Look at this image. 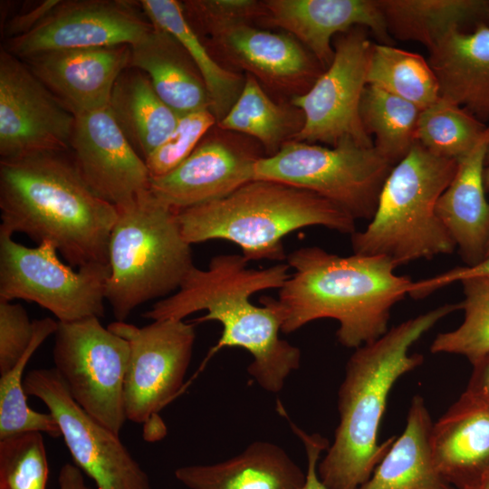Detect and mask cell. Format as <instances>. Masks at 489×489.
<instances>
[{
	"instance_id": "36",
	"label": "cell",
	"mask_w": 489,
	"mask_h": 489,
	"mask_svg": "<svg viewBox=\"0 0 489 489\" xmlns=\"http://www.w3.org/2000/svg\"><path fill=\"white\" fill-rule=\"evenodd\" d=\"M48 477L42 433L25 432L0 439V489H46Z\"/></svg>"
},
{
	"instance_id": "29",
	"label": "cell",
	"mask_w": 489,
	"mask_h": 489,
	"mask_svg": "<svg viewBox=\"0 0 489 489\" xmlns=\"http://www.w3.org/2000/svg\"><path fill=\"white\" fill-rule=\"evenodd\" d=\"M140 5L153 25L172 34L188 52L205 82L210 111L218 123L238 99L245 76L225 68L215 59L187 21L181 2L142 0Z\"/></svg>"
},
{
	"instance_id": "31",
	"label": "cell",
	"mask_w": 489,
	"mask_h": 489,
	"mask_svg": "<svg viewBox=\"0 0 489 489\" xmlns=\"http://www.w3.org/2000/svg\"><path fill=\"white\" fill-rule=\"evenodd\" d=\"M366 82L421 110L441 97L438 81L428 61L418 53L389 44L372 43Z\"/></svg>"
},
{
	"instance_id": "26",
	"label": "cell",
	"mask_w": 489,
	"mask_h": 489,
	"mask_svg": "<svg viewBox=\"0 0 489 489\" xmlns=\"http://www.w3.org/2000/svg\"><path fill=\"white\" fill-rule=\"evenodd\" d=\"M432 426L424 398L415 396L403 432L358 489H455L434 463L429 442Z\"/></svg>"
},
{
	"instance_id": "35",
	"label": "cell",
	"mask_w": 489,
	"mask_h": 489,
	"mask_svg": "<svg viewBox=\"0 0 489 489\" xmlns=\"http://www.w3.org/2000/svg\"><path fill=\"white\" fill-rule=\"evenodd\" d=\"M461 283L465 298L458 304L464 320L456 329L439 333L430 350L462 355L475 365L489 354V279H466Z\"/></svg>"
},
{
	"instance_id": "42",
	"label": "cell",
	"mask_w": 489,
	"mask_h": 489,
	"mask_svg": "<svg viewBox=\"0 0 489 489\" xmlns=\"http://www.w3.org/2000/svg\"><path fill=\"white\" fill-rule=\"evenodd\" d=\"M58 0H45L11 18L5 26L9 39L24 35L37 26L59 4Z\"/></svg>"
},
{
	"instance_id": "33",
	"label": "cell",
	"mask_w": 489,
	"mask_h": 489,
	"mask_svg": "<svg viewBox=\"0 0 489 489\" xmlns=\"http://www.w3.org/2000/svg\"><path fill=\"white\" fill-rule=\"evenodd\" d=\"M34 336L26 351L9 371L0 377V439L25 432L61 436L53 416L50 412L41 413L31 408L24 388L23 375L30 358L49 336L55 333L58 321L46 317L34 320Z\"/></svg>"
},
{
	"instance_id": "43",
	"label": "cell",
	"mask_w": 489,
	"mask_h": 489,
	"mask_svg": "<svg viewBox=\"0 0 489 489\" xmlns=\"http://www.w3.org/2000/svg\"><path fill=\"white\" fill-rule=\"evenodd\" d=\"M473 367L466 390L489 403V354Z\"/></svg>"
},
{
	"instance_id": "18",
	"label": "cell",
	"mask_w": 489,
	"mask_h": 489,
	"mask_svg": "<svg viewBox=\"0 0 489 489\" xmlns=\"http://www.w3.org/2000/svg\"><path fill=\"white\" fill-rule=\"evenodd\" d=\"M71 151L88 187L111 205L123 204L149 188L147 165L109 107L76 116Z\"/></svg>"
},
{
	"instance_id": "32",
	"label": "cell",
	"mask_w": 489,
	"mask_h": 489,
	"mask_svg": "<svg viewBox=\"0 0 489 489\" xmlns=\"http://www.w3.org/2000/svg\"><path fill=\"white\" fill-rule=\"evenodd\" d=\"M421 110L413 103L367 84L363 90L360 116L365 131L375 136L374 147L396 165L416 142Z\"/></svg>"
},
{
	"instance_id": "17",
	"label": "cell",
	"mask_w": 489,
	"mask_h": 489,
	"mask_svg": "<svg viewBox=\"0 0 489 489\" xmlns=\"http://www.w3.org/2000/svg\"><path fill=\"white\" fill-rule=\"evenodd\" d=\"M208 46L211 53H216L229 70H242L264 89L291 99L309 91L324 71L292 35L263 30L254 24L238 25L208 38Z\"/></svg>"
},
{
	"instance_id": "13",
	"label": "cell",
	"mask_w": 489,
	"mask_h": 489,
	"mask_svg": "<svg viewBox=\"0 0 489 489\" xmlns=\"http://www.w3.org/2000/svg\"><path fill=\"white\" fill-rule=\"evenodd\" d=\"M108 328L129 343L124 382L127 420L145 424L158 417L183 385L196 340L194 324L168 319L141 328L116 321Z\"/></svg>"
},
{
	"instance_id": "11",
	"label": "cell",
	"mask_w": 489,
	"mask_h": 489,
	"mask_svg": "<svg viewBox=\"0 0 489 489\" xmlns=\"http://www.w3.org/2000/svg\"><path fill=\"white\" fill-rule=\"evenodd\" d=\"M26 395L42 400L56 420L75 463L98 489H151L148 474L121 442L72 398L54 368L34 369L24 378Z\"/></svg>"
},
{
	"instance_id": "28",
	"label": "cell",
	"mask_w": 489,
	"mask_h": 489,
	"mask_svg": "<svg viewBox=\"0 0 489 489\" xmlns=\"http://www.w3.org/2000/svg\"><path fill=\"white\" fill-rule=\"evenodd\" d=\"M388 33L428 51L450 32L488 19L489 0H378Z\"/></svg>"
},
{
	"instance_id": "41",
	"label": "cell",
	"mask_w": 489,
	"mask_h": 489,
	"mask_svg": "<svg viewBox=\"0 0 489 489\" xmlns=\"http://www.w3.org/2000/svg\"><path fill=\"white\" fill-rule=\"evenodd\" d=\"M279 411L288 418L291 428L294 434L301 439L304 446L307 457V470L305 473V481L300 489H331L320 478L318 474V462L321 454L329 448L328 440L321 435L314 433L308 434L298 427L286 415L282 406H278Z\"/></svg>"
},
{
	"instance_id": "10",
	"label": "cell",
	"mask_w": 489,
	"mask_h": 489,
	"mask_svg": "<svg viewBox=\"0 0 489 489\" xmlns=\"http://www.w3.org/2000/svg\"><path fill=\"white\" fill-rule=\"evenodd\" d=\"M129 353V341L103 327L98 317L58 321L54 369L73 400L119 436L127 420L124 382Z\"/></svg>"
},
{
	"instance_id": "6",
	"label": "cell",
	"mask_w": 489,
	"mask_h": 489,
	"mask_svg": "<svg viewBox=\"0 0 489 489\" xmlns=\"http://www.w3.org/2000/svg\"><path fill=\"white\" fill-rule=\"evenodd\" d=\"M115 206L105 299L117 321H124L139 305L177 290L195 265L177 210L149 188Z\"/></svg>"
},
{
	"instance_id": "37",
	"label": "cell",
	"mask_w": 489,
	"mask_h": 489,
	"mask_svg": "<svg viewBox=\"0 0 489 489\" xmlns=\"http://www.w3.org/2000/svg\"><path fill=\"white\" fill-rule=\"evenodd\" d=\"M181 6L196 34L207 38L238 25L263 22L267 15L264 1L257 0H187Z\"/></svg>"
},
{
	"instance_id": "16",
	"label": "cell",
	"mask_w": 489,
	"mask_h": 489,
	"mask_svg": "<svg viewBox=\"0 0 489 489\" xmlns=\"http://www.w3.org/2000/svg\"><path fill=\"white\" fill-rule=\"evenodd\" d=\"M176 168L151 177L149 190L178 211L223 198L254 180L257 161L265 157L258 142L217 127Z\"/></svg>"
},
{
	"instance_id": "15",
	"label": "cell",
	"mask_w": 489,
	"mask_h": 489,
	"mask_svg": "<svg viewBox=\"0 0 489 489\" xmlns=\"http://www.w3.org/2000/svg\"><path fill=\"white\" fill-rule=\"evenodd\" d=\"M153 28L139 4L122 0L60 1L27 34L5 48L20 59L51 51L133 45Z\"/></svg>"
},
{
	"instance_id": "22",
	"label": "cell",
	"mask_w": 489,
	"mask_h": 489,
	"mask_svg": "<svg viewBox=\"0 0 489 489\" xmlns=\"http://www.w3.org/2000/svg\"><path fill=\"white\" fill-rule=\"evenodd\" d=\"M489 124L472 150L457 160L455 174L436 206V213L467 265L482 261L489 243V202L484 169Z\"/></svg>"
},
{
	"instance_id": "12",
	"label": "cell",
	"mask_w": 489,
	"mask_h": 489,
	"mask_svg": "<svg viewBox=\"0 0 489 489\" xmlns=\"http://www.w3.org/2000/svg\"><path fill=\"white\" fill-rule=\"evenodd\" d=\"M372 43L362 26L336 36L334 57L313 85L290 101L304 116L302 130L293 140L335 147L344 139L374 146L360 116Z\"/></svg>"
},
{
	"instance_id": "47",
	"label": "cell",
	"mask_w": 489,
	"mask_h": 489,
	"mask_svg": "<svg viewBox=\"0 0 489 489\" xmlns=\"http://www.w3.org/2000/svg\"><path fill=\"white\" fill-rule=\"evenodd\" d=\"M488 19H489V9H488Z\"/></svg>"
},
{
	"instance_id": "9",
	"label": "cell",
	"mask_w": 489,
	"mask_h": 489,
	"mask_svg": "<svg viewBox=\"0 0 489 489\" xmlns=\"http://www.w3.org/2000/svg\"><path fill=\"white\" fill-rule=\"evenodd\" d=\"M57 253L51 242L28 247L0 231V300L35 302L58 321L103 317L110 265L89 264L74 271Z\"/></svg>"
},
{
	"instance_id": "38",
	"label": "cell",
	"mask_w": 489,
	"mask_h": 489,
	"mask_svg": "<svg viewBox=\"0 0 489 489\" xmlns=\"http://www.w3.org/2000/svg\"><path fill=\"white\" fill-rule=\"evenodd\" d=\"M216 124L209 109L180 115L173 132L145 160L150 178L163 176L180 165Z\"/></svg>"
},
{
	"instance_id": "21",
	"label": "cell",
	"mask_w": 489,
	"mask_h": 489,
	"mask_svg": "<svg viewBox=\"0 0 489 489\" xmlns=\"http://www.w3.org/2000/svg\"><path fill=\"white\" fill-rule=\"evenodd\" d=\"M430 449L455 489H475L489 469V403L465 391L433 423Z\"/></svg>"
},
{
	"instance_id": "46",
	"label": "cell",
	"mask_w": 489,
	"mask_h": 489,
	"mask_svg": "<svg viewBox=\"0 0 489 489\" xmlns=\"http://www.w3.org/2000/svg\"><path fill=\"white\" fill-rule=\"evenodd\" d=\"M479 487L483 489H489V469L485 473Z\"/></svg>"
},
{
	"instance_id": "14",
	"label": "cell",
	"mask_w": 489,
	"mask_h": 489,
	"mask_svg": "<svg viewBox=\"0 0 489 489\" xmlns=\"http://www.w3.org/2000/svg\"><path fill=\"white\" fill-rule=\"evenodd\" d=\"M76 117L5 48L0 52V157L68 152Z\"/></svg>"
},
{
	"instance_id": "40",
	"label": "cell",
	"mask_w": 489,
	"mask_h": 489,
	"mask_svg": "<svg viewBox=\"0 0 489 489\" xmlns=\"http://www.w3.org/2000/svg\"><path fill=\"white\" fill-rule=\"evenodd\" d=\"M473 278L489 279V256L475 264L456 267L434 277L414 282L409 295L420 299L447 284Z\"/></svg>"
},
{
	"instance_id": "44",
	"label": "cell",
	"mask_w": 489,
	"mask_h": 489,
	"mask_svg": "<svg viewBox=\"0 0 489 489\" xmlns=\"http://www.w3.org/2000/svg\"><path fill=\"white\" fill-rule=\"evenodd\" d=\"M58 482L59 489H91L85 483L82 471L70 463L60 469Z\"/></svg>"
},
{
	"instance_id": "19",
	"label": "cell",
	"mask_w": 489,
	"mask_h": 489,
	"mask_svg": "<svg viewBox=\"0 0 489 489\" xmlns=\"http://www.w3.org/2000/svg\"><path fill=\"white\" fill-rule=\"evenodd\" d=\"M130 57L129 45H116L51 51L23 60L76 117L109 106Z\"/></svg>"
},
{
	"instance_id": "20",
	"label": "cell",
	"mask_w": 489,
	"mask_h": 489,
	"mask_svg": "<svg viewBox=\"0 0 489 489\" xmlns=\"http://www.w3.org/2000/svg\"><path fill=\"white\" fill-rule=\"evenodd\" d=\"M264 23L298 40L327 69L334 57L331 40L354 26L367 27L389 44L378 0H265Z\"/></svg>"
},
{
	"instance_id": "48",
	"label": "cell",
	"mask_w": 489,
	"mask_h": 489,
	"mask_svg": "<svg viewBox=\"0 0 489 489\" xmlns=\"http://www.w3.org/2000/svg\"><path fill=\"white\" fill-rule=\"evenodd\" d=\"M475 489H483V488H481V487H478V488H475Z\"/></svg>"
},
{
	"instance_id": "1",
	"label": "cell",
	"mask_w": 489,
	"mask_h": 489,
	"mask_svg": "<svg viewBox=\"0 0 489 489\" xmlns=\"http://www.w3.org/2000/svg\"><path fill=\"white\" fill-rule=\"evenodd\" d=\"M242 254L212 257L207 269L194 266L177 291L155 302L143 317L152 321L184 320L199 312L197 322L216 321L223 326L210 355L225 347H239L252 354L249 374L265 390H282L287 377L300 367L301 350L279 336L281 323L266 305L256 306L251 296L280 289L289 279L290 266L280 263L264 269L247 267Z\"/></svg>"
},
{
	"instance_id": "8",
	"label": "cell",
	"mask_w": 489,
	"mask_h": 489,
	"mask_svg": "<svg viewBox=\"0 0 489 489\" xmlns=\"http://www.w3.org/2000/svg\"><path fill=\"white\" fill-rule=\"evenodd\" d=\"M395 165L374 146L344 139L335 147L290 140L255 164L254 179L312 191L355 220H371L380 191Z\"/></svg>"
},
{
	"instance_id": "24",
	"label": "cell",
	"mask_w": 489,
	"mask_h": 489,
	"mask_svg": "<svg viewBox=\"0 0 489 489\" xmlns=\"http://www.w3.org/2000/svg\"><path fill=\"white\" fill-rule=\"evenodd\" d=\"M175 476L189 489H300L305 481L290 455L267 441H255L226 461L179 467Z\"/></svg>"
},
{
	"instance_id": "45",
	"label": "cell",
	"mask_w": 489,
	"mask_h": 489,
	"mask_svg": "<svg viewBox=\"0 0 489 489\" xmlns=\"http://www.w3.org/2000/svg\"><path fill=\"white\" fill-rule=\"evenodd\" d=\"M484 187L489 189V146H488L486 157H485V164H484ZM487 256H489V243H488L484 258Z\"/></svg>"
},
{
	"instance_id": "4",
	"label": "cell",
	"mask_w": 489,
	"mask_h": 489,
	"mask_svg": "<svg viewBox=\"0 0 489 489\" xmlns=\"http://www.w3.org/2000/svg\"><path fill=\"white\" fill-rule=\"evenodd\" d=\"M459 309L447 303L394 326L350 357L338 392L339 424L334 440L318 464L331 489H358L373 473L396 436L379 443V429L395 383L423 363L409 350L440 320Z\"/></svg>"
},
{
	"instance_id": "2",
	"label": "cell",
	"mask_w": 489,
	"mask_h": 489,
	"mask_svg": "<svg viewBox=\"0 0 489 489\" xmlns=\"http://www.w3.org/2000/svg\"><path fill=\"white\" fill-rule=\"evenodd\" d=\"M286 261L293 273L277 299L265 296L261 303L276 312L283 333L315 320H336L338 341L347 348L385 334L392 307L414 285L409 277L396 274V265L382 255L340 256L306 246L288 254Z\"/></svg>"
},
{
	"instance_id": "25",
	"label": "cell",
	"mask_w": 489,
	"mask_h": 489,
	"mask_svg": "<svg viewBox=\"0 0 489 489\" xmlns=\"http://www.w3.org/2000/svg\"><path fill=\"white\" fill-rule=\"evenodd\" d=\"M130 50L129 67L146 73L158 95L179 116L210 110L202 76L187 49L172 34L153 25Z\"/></svg>"
},
{
	"instance_id": "39",
	"label": "cell",
	"mask_w": 489,
	"mask_h": 489,
	"mask_svg": "<svg viewBox=\"0 0 489 489\" xmlns=\"http://www.w3.org/2000/svg\"><path fill=\"white\" fill-rule=\"evenodd\" d=\"M34 321L19 303L0 300V375L22 358L34 336Z\"/></svg>"
},
{
	"instance_id": "5",
	"label": "cell",
	"mask_w": 489,
	"mask_h": 489,
	"mask_svg": "<svg viewBox=\"0 0 489 489\" xmlns=\"http://www.w3.org/2000/svg\"><path fill=\"white\" fill-rule=\"evenodd\" d=\"M189 244L223 239L237 244L247 262L286 260L283 239L320 225L352 235L356 220L326 198L285 183L254 179L230 195L177 211Z\"/></svg>"
},
{
	"instance_id": "23",
	"label": "cell",
	"mask_w": 489,
	"mask_h": 489,
	"mask_svg": "<svg viewBox=\"0 0 489 489\" xmlns=\"http://www.w3.org/2000/svg\"><path fill=\"white\" fill-rule=\"evenodd\" d=\"M441 96L482 122L489 120V25L450 32L429 50Z\"/></svg>"
},
{
	"instance_id": "27",
	"label": "cell",
	"mask_w": 489,
	"mask_h": 489,
	"mask_svg": "<svg viewBox=\"0 0 489 489\" xmlns=\"http://www.w3.org/2000/svg\"><path fill=\"white\" fill-rule=\"evenodd\" d=\"M108 107L144 161L173 132L180 117L158 95L148 75L131 67L118 78Z\"/></svg>"
},
{
	"instance_id": "3",
	"label": "cell",
	"mask_w": 489,
	"mask_h": 489,
	"mask_svg": "<svg viewBox=\"0 0 489 489\" xmlns=\"http://www.w3.org/2000/svg\"><path fill=\"white\" fill-rule=\"evenodd\" d=\"M0 212V231L51 242L72 267L109 264L117 208L91 191L68 152L1 158Z\"/></svg>"
},
{
	"instance_id": "30",
	"label": "cell",
	"mask_w": 489,
	"mask_h": 489,
	"mask_svg": "<svg viewBox=\"0 0 489 489\" xmlns=\"http://www.w3.org/2000/svg\"><path fill=\"white\" fill-rule=\"evenodd\" d=\"M244 76L238 99L216 125L221 129L254 138L264 149L265 157H270L302 130L304 116L291 101H273L256 79L249 74Z\"/></svg>"
},
{
	"instance_id": "34",
	"label": "cell",
	"mask_w": 489,
	"mask_h": 489,
	"mask_svg": "<svg viewBox=\"0 0 489 489\" xmlns=\"http://www.w3.org/2000/svg\"><path fill=\"white\" fill-rule=\"evenodd\" d=\"M487 125L441 96L421 110L415 139L431 153L458 160L476 145Z\"/></svg>"
},
{
	"instance_id": "7",
	"label": "cell",
	"mask_w": 489,
	"mask_h": 489,
	"mask_svg": "<svg viewBox=\"0 0 489 489\" xmlns=\"http://www.w3.org/2000/svg\"><path fill=\"white\" fill-rule=\"evenodd\" d=\"M456 168V160L415 142L388 176L368 226L350 235L354 254L382 255L398 267L453 253L456 246L436 206Z\"/></svg>"
}]
</instances>
